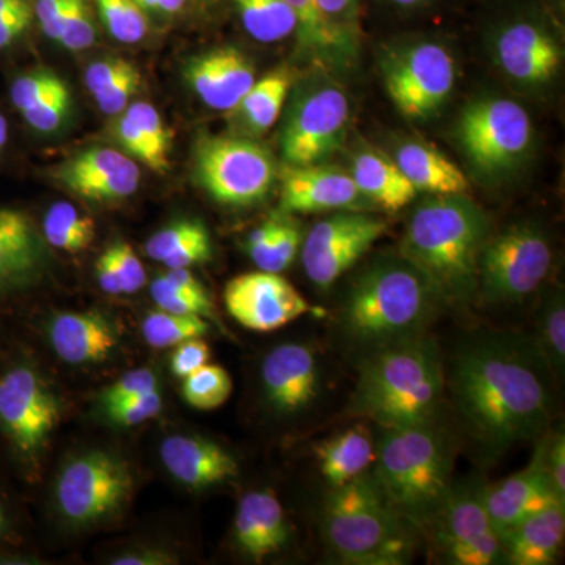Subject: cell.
<instances>
[{
  "label": "cell",
  "instance_id": "1",
  "mask_svg": "<svg viewBox=\"0 0 565 565\" xmlns=\"http://www.w3.org/2000/svg\"><path fill=\"white\" fill-rule=\"evenodd\" d=\"M552 375L535 340L523 333L481 330L457 345L448 377L451 403L482 455L492 459L545 433Z\"/></svg>",
  "mask_w": 565,
  "mask_h": 565
},
{
  "label": "cell",
  "instance_id": "2",
  "mask_svg": "<svg viewBox=\"0 0 565 565\" xmlns=\"http://www.w3.org/2000/svg\"><path fill=\"white\" fill-rule=\"evenodd\" d=\"M444 307L418 267L401 255L384 256L353 278L338 321L345 340L371 353L423 337Z\"/></svg>",
  "mask_w": 565,
  "mask_h": 565
},
{
  "label": "cell",
  "instance_id": "3",
  "mask_svg": "<svg viewBox=\"0 0 565 565\" xmlns=\"http://www.w3.org/2000/svg\"><path fill=\"white\" fill-rule=\"evenodd\" d=\"M489 234L486 212L467 195H433L405 226L401 256L429 278L445 307H460L478 292L479 255Z\"/></svg>",
  "mask_w": 565,
  "mask_h": 565
},
{
  "label": "cell",
  "instance_id": "4",
  "mask_svg": "<svg viewBox=\"0 0 565 565\" xmlns=\"http://www.w3.org/2000/svg\"><path fill=\"white\" fill-rule=\"evenodd\" d=\"M445 384L438 345L423 334L367 353L360 366L351 412L379 427L435 423Z\"/></svg>",
  "mask_w": 565,
  "mask_h": 565
},
{
  "label": "cell",
  "instance_id": "5",
  "mask_svg": "<svg viewBox=\"0 0 565 565\" xmlns=\"http://www.w3.org/2000/svg\"><path fill=\"white\" fill-rule=\"evenodd\" d=\"M451 445L434 423L379 427L374 484L396 514L429 525L452 489Z\"/></svg>",
  "mask_w": 565,
  "mask_h": 565
},
{
  "label": "cell",
  "instance_id": "6",
  "mask_svg": "<svg viewBox=\"0 0 565 565\" xmlns=\"http://www.w3.org/2000/svg\"><path fill=\"white\" fill-rule=\"evenodd\" d=\"M415 527L390 508L370 471L337 487L327 498L323 534L330 550L345 564L411 563Z\"/></svg>",
  "mask_w": 565,
  "mask_h": 565
},
{
  "label": "cell",
  "instance_id": "7",
  "mask_svg": "<svg viewBox=\"0 0 565 565\" xmlns=\"http://www.w3.org/2000/svg\"><path fill=\"white\" fill-rule=\"evenodd\" d=\"M386 93L407 120L433 118L456 87L457 63L452 52L434 40L397 44L382 55Z\"/></svg>",
  "mask_w": 565,
  "mask_h": 565
},
{
  "label": "cell",
  "instance_id": "8",
  "mask_svg": "<svg viewBox=\"0 0 565 565\" xmlns=\"http://www.w3.org/2000/svg\"><path fill=\"white\" fill-rule=\"evenodd\" d=\"M552 245L531 223L487 237L478 263V292L487 303H519L537 291L552 269Z\"/></svg>",
  "mask_w": 565,
  "mask_h": 565
},
{
  "label": "cell",
  "instance_id": "9",
  "mask_svg": "<svg viewBox=\"0 0 565 565\" xmlns=\"http://www.w3.org/2000/svg\"><path fill=\"white\" fill-rule=\"evenodd\" d=\"M456 137L479 173L500 177L525 161L533 147L534 126L525 107L514 99L481 98L460 114Z\"/></svg>",
  "mask_w": 565,
  "mask_h": 565
},
{
  "label": "cell",
  "instance_id": "10",
  "mask_svg": "<svg viewBox=\"0 0 565 565\" xmlns=\"http://www.w3.org/2000/svg\"><path fill=\"white\" fill-rule=\"evenodd\" d=\"M193 172L211 199L236 207L262 202L275 181L270 152L245 137H202L193 152Z\"/></svg>",
  "mask_w": 565,
  "mask_h": 565
},
{
  "label": "cell",
  "instance_id": "11",
  "mask_svg": "<svg viewBox=\"0 0 565 565\" xmlns=\"http://www.w3.org/2000/svg\"><path fill=\"white\" fill-rule=\"evenodd\" d=\"M351 122L348 93L330 79L316 77L297 90L280 134L288 166L321 163L343 145Z\"/></svg>",
  "mask_w": 565,
  "mask_h": 565
},
{
  "label": "cell",
  "instance_id": "12",
  "mask_svg": "<svg viewBox=\"0 0 565 565\" xmlns=\"http://www.w3.org/2000/svg\"><path fill=\"white\" fill-rule=\"evenodd\" d=\"M58 419L57 399L32 366L13 363L0 371V435L14 456H35Z\"/></svg>",
  "mask_w": 565,
  "mask_h": 565
},
{
  "label": "cell",
  "instance_id": "13",
  "mask_svg": "<svg viewBox=\"0 0 565 565\" xmlns=\"http://www.w3.org/2000/svg\"><path fill=\"white\" fill-rule=\"evenodd\" d=\"M384 218L367 211H337L311 226L302 243L305 274L327 289L351 270L386 233Z\"/></svg>",
  "mask_w": 565,
  "mask_h": 565
},
{
  "label": "cell",
  "instance_id": "14",
  "mask_svg": "<svg viewBox=\"0 0 565 565\" xmlns=\"http://www.w3.org/2000/svg\"><path fill=\"white\" fill-rule=\"evenodd\" d=\"M128 465L106 452H90L63 468L57 503L65 519L88 525L117 512L132 490Z\"/></svg>",
  "mask_w": 565,
  "mask_h": 565
},
{
  "label": "cell",
  "instance_id": "15",
  "mask_svg": "<svg viewBox=\"0 0 565 565\" xmlns=\"http://www.w3.org/2000/svg\"><path fill=\"white\" fill-rule=\"evenodd\" d=\"M429 525H435V545L448 563H503V542L487 512L482 489L452 487L444 508Z\"/></svg>",
  "mask_w": 565,
  "mask_h": 565
},
{
  "label": "cell",
  "instance_id": "16",
  "mask_svg": "<svg viewBox=\"0 0 565 565\" xmlns=\"http://www.w3.org/2000/svg\"><path fill=\"white\" fill-rule=\"evenodd\" d=\"M223 302L230 316L253 332L281 329L313 308L280 274H243L226 282Z\"/></svg>",
  "mask_w": 565,
  "mask_h": 565
},
{
  "label": "cell",
  "instance_id": "17",
  "mask_svg": "<svg viewBox=\"0 0 565 565\" xmlns=\"http://www.w3.org/2000/svg\"><path fill=\"white\" fill-rule=\"evenodd\" d=\"M492 51L504 76L526 88L548 85L559 73L564 58L555 33L534 18L505 22L494 35Z\"/></svg>",
  "mask_w": 565,
  "mask_h": 565
},
{
  "label": "cell",
  "instance_id": "18",
  "mask_svg": "<svg viewBox=\"0 0 565 565\" xmlns=\"http://www.w3.org/2000/svg\"><path fill=\"white\" fill-rule=\"evenodd\" d=\"M55 180L81 199L118 202L139 189L140 170L125 152L95 147L62 163L55 172Z\"/></svg>",
  "mask_w": 565,
  "mask_h": 565
},
{
  "label": "cell",
  "instance_id": "19",
  "mask_svg": "<svg viewBox=\"0 0 565 565\" xmlns=\"http://www.w3.org/2000/svg\"><path fill=\"white\" fill-rule=\"evenodd\" d=\"M281 211L313 214L329 211H370L375 207L356 188L351 173L321 163L286 167L281 180Z\"/></svg>",
  "mask_w": 565,
  "mask_h": 565
},
{
  "label": "cell",
  "instance_id": "20",
  "mask_svg": "<svg viewBox=\"0 0 565 565\" xmlns=\"http://www.w3.org/2000/svg\"><path fill=\"white\" fill-rule=\"evenodd\" d=\"M546 445H539L527 467L490 487H482V498L494 530L503 537L526 516L565 501L557 494L546 470Z\"/></svg>",
  "mask_w": 565,
  "mask_h": 565
},
{
  "label": "cell",
  "instance_id": "21",
  "mask_svg": "<svg viewBox=\"0 0 565 565\" xmlns=\"http://www.w3.org/2000/svg\"><path fill=\"white\" fill-rule=\"evenodd\" d=\"M262 379L267 401L282 415L310 407L321 390L318 356L307 344L286 343L267 353Z\"/></svg>",
  "mask_w": 565,
  "mask_h": 565
},
{
  "label": "cell",
  "instance_id": "22",
  "mask_svg": "<svg viewBox=\"0 0 565 565\" xmlns=\"http://www.w3.org/2000/svg\"><path fill=\"white\" fill-rule=\"evenodd\" d=\"M184 79L203 104L232 111L256 81L255 66L237 47H215L185 63Z\"/></svg>",
  "mask_w": 565,
  "mask_h": 565
},
{
  "label": "cell",
  "instance_id": "23",
  "mask_svg": "<svg viewBox=\"0 0 565 565\" xmlns=\"http://www.w3.org/2000/svg\"><path fill=\"white\" fill-rule=\"evenodd\" d=\"M167 471L191 489L222 484L239 473L236 459L221 445L202 437L172 435L161 445Z\"/></svg>",
  "mask_w": 565,
  "mask_h": 565
},
{
  "label": "cell",
  "instance_id": "24",
  "mask_svg": "<svg viewBox=\"0 0 565 565\" xmlns=\"http://www.w3.org/2000/svg\"><path fill=\"white\" fill-rule=\"evenodd\" d=\"M289 537V526L278 498L270 490L244 494L234 519V539L244 555L255 563L280 552Z\"/></svg>",
  "mask_w": 565,
  "mask_h": 565
},
{
  "label": "cell",
  "instance_id": "25",
  "mask_svg": "<svg viewBox=\"0 0 565 565\" xmlns=\"http://www.w3.org/2000/svg\"><path fill=\"white\" fill-rule=\"evenodd\" d=\"M565 537L564 501L548 505L501 537L505 563L512 565H548L555 563Z\"/></svg>",
  "mask_w": 565,
  "mask_h": 565
},
{
  "label": "cell",
  "instance_id": "26",
  "mask_svg": "<svg viewBox=\"0 0 565 565\" xmlns=\"http://www.w3.org/2000/svg\"><path fill=\"white\" fill-rule=\"evenodd\" d=\"M52 348L63 362L84 364L103 362L117 348V333L96 311L63 313L50 326Z\"/></svg>",
  "mask_w": 565,
  "mask_h": 565
},
{
  "label": "cell",
  "instance_id": "27",
  "mask_svg": "<svg viewBox=\"0 0 565 565\" xmlns=\"http://www.w3.org/2000/svg\"><path fill=\"white\" fill-rule=\"evenodd\" d=\"M41 264L39 233L24 212L0 207V294L21 288Z\"/></svg>",
  "mask_w": 565,
  "mask_h": 565
},
{
  "label": "cell",
  "instance_id": "28",
  "mask_svg": "<svg viewBox=\"0 0 565 565\" xmlns=\"http://www.w3.org/2000/svg\"><path fill=\"white\" fill-rule=\"evenodd\" d=\"M315 452L322 478L332 489H337L373 468L375 438L366 424L356 423L344 433L316 446Z\"/></svg>",
  "mask_w": 565,
  "mask_h": 565
},
{
  "label": "cell",
  "instance_id": "29",
  "mask_svg": "<svg viewBox=\"0 0 565 565\" xmlns=\"http://www.w3.org/2000/svg\"><path fill=\"white\" fill-rule=\"evenodd\" d=\"M399 167L416 192L429 195H467L470 184L462 170L445 154L423 141H405L394 151Z\"/></svg>",
  "mask_w": 565,
  "mask_h": 565
},
{
  "label": "cell",
  "instance_id": "30",
  "mask_svg": "<svg viewBox=\"0 0 565 565\" xmlns=\"http://www.w3.org/2000/svg\"><path fill=\"white\" fill-rule=\"evenodd\" d=\"M349 173L363 195L386 212L404 210L418 195L396 162L379 151L356 152Z\"/></svg>",
  "mask_w": 565,
  "mask_h": 565
},
{
  "label": "cell",
  "instance_id": "31",
  "mask_svg": "<svg viewBox=\"0 0 565 565\" xmlns=\"http://www.w3.org/2000/svg\"><path fill=\"white\" fill-rule=\"evenodd\" d=\"M147 255L169 269L192 267L210 262L212 243L210 232L200 221L181 218L152 234L145 245Z\"/></svg>",
  "mask_w": 565,
  "mask_h": 565
},
{
  "label": "cell",
  "instance_id": "32",
  "mask_svg": "<svg viewBox=\"0 0 565 565\" xmlns=\"http://www.w3.org/2000/svg\"><path fill=\"white\" fill-rule=\"evenodd\" d=\"M292 74L288 70H275L262 79L255 81L245 93L236 109V117L253 136H262L280 118L282 106L291 90Z\"/></svg>",
  "mask_w": 565,
  "mask_h": 565
},
{
  "label": "cell",
  "instance_id": "33",
  "mask_svg": "<svg viewBox=\"0 0 565 565\" xmlns=\"http://www.w3.org/2000/svg\"><path fill=\"white\" fill-rule=\"evenodd\" d=\"M245 32L259 43L270 44L297 33L299 21L288 0H234Z\"/></svg>",
  "mask_w": 565,
  "mask_h": 565
},
{
  "label": "cell",
  "instance_id": "34",
  "mask_svg": "<svg viewBox=\"0 0 565 565\" xmlns=\"http://www.w3.org/2000/svg\"><path fill=\"white\" fill-rule=\"evenodd\" d=\"M44 239L62 252L79 253L95 239L96 225L90 215L77 211L73 204H52L43 223Z\"/></svg>",
  "mask_w": 565,
  "mask_h": 565
},
{
  "label": "cell",
  "instance_id": "35",
  "mask_svg": "<svg viewBox=\"0 0 565 565\" xmlns=\"http://www.w3.org/2000/svg\"><path fill=\"white\" fill-rule=\"evenodd\" d=\"M550 371L563 379L565 370V305L563 292L545 299L537 313V337L534 338Z\"/></svg>",
  "mask_w": 565,
  "mask_h": 565
},
{
  "label": "cell",
  "instance_id": "36",
  "mask_svg": "<svg viewBox=\"0 0 565 565\" xmlns=\"http://www.w3.org/2000/svg\"><path fill=\"white\" fill-rule=\"evenodd\" d=\"M141 332L151 348H174L192 338H203L210 332V323L202 316H181L159 310L151 311L145 318Z\"/></svg>",
  "mask_w": 565,
  "mask_h": 565
},
{
  "label": "cell",
  "instance_id": "37",
  "mask_svg": "<svg viewBox=\"0 0 565 565\" xmlns=\"http://www.w3.org/2000/svg\"><path fill=\"white\" fill-rule=\"evenodd\" d=\"M233 381L218 364H204L182 379V397L196 411H215L230 399Z\"/></svg>",
  "mask_w": 565,
  "mask_h": 565
},
{
  "label": "cell",
  "instance_id": "38",
  "mask_svg": "<svg viewBox=\"0 0 565 565\" xmlns=\"http://www.w3.org/2000/svg\"><path fill=\"white\" fill-rule=\"evenodd\" d=\"M288 3L296 11L299 21L297 39L308 54L315 55L318 61H337L345 57L343 47L323 24L315 0H288Z\"/></svg>",
  "mask_w": 565,
  "mask_h": 565
},
{
  "label": "cell",
  "instance_id": "39",
  "mask_svg": "<svg viewBox=\"0 0 565 565\" xmlns=\"http://www.w3.org/2000/svg\"><path fill=\"white\" fill-rule=\"evenodd\" d=\"M99 20L111 39L136 44L147 36V13L136 0H95Z\"/></svg>",
  "mask_w": 565,
  "mask_h": 565
},
{
  "label": "cell",
  "instance_id": "40",
  "mask_svg": "<svg viewBox=\"0 0 565 565\" xmlns=\"http://www.w3.org/2000/svg\"><path fill=\"white\" fill-rule=\"evenodd\" d=\"M151 299L163 311L181 316H202L207 321H215L214 303L210 296H200L170 281L166 275L151 282Z\"/></svg>",
  "mask_w": 565,
  "mask_h": 565
},
{
  "label": "cell",
  "instance_id": "41",
  "mask_svg": "<svg viewBox=\"0 0 565 565\" xmlns=\"http://www.w3.org/2000/svg\"><path fill=\"white\" fill-rule=\"evenodd\" d=\"M126 114L139 126L145 140L150 145L154 158L156 173H163L170 167V150H172V132L162 121L161 114L147 102H137L126 107Z\"/></svg>",
  "mask_w": 565,
  "mask_h": 565
},
{
  "label": "cell",
  "instance_id": "42",
  "mask_svg": "<svg viewBox=\"0 0 565 565\" xmlns=\"http://www.w3.org/2000/svg\"><path fill=\"white\" fill-rule=\"evenodd\" d=\"M96 41L90 0H68L57 43L71 52L88 50Z\"/></svg>",
  "mask_w": 565,
  "mask_h": 565
},
{
  "label": "cell",
  "instance_id": "43",
  "mask_svg": "<svg viewBox=\"0 0 565 565\" xmlns=\"http://www.w3.org/2000/svg\"><path fill=\"white\" fill-rule=\"evenodd\" d=\"M315 3L323 24L348 54L359 28L362 0H315Z\"/></svg>",
  "mask_w": 565,
  "mask_h": 565
},
{
  "label": "cell",
  "instance_id": "44",
  "mask_svg": "<svg viewBox=\"0 0 565 565\" xmlns=\"http://www.w3.org/2000/svg\"><path fill=\"white\" fill-rule=\"evenodd\" d=\"M65 85L62 77L50 70L31 71V73L17 77L11 84V104H13L14 109L22 114L29 107L35 106L41 99L46 98L52 92L65 87Z\"/></svg>",
  "mask_w": 565,
  "mask_h": 565
},
{
  "label": "cell",
  "instance_id": "45",
  "mask_svg": "<svg viewBox=\"0 0 565 565\" xmlns=\"http://www.w3.org/2000/svg\"><path fill=\"white\" fill-rule=\"evenodd\" d=\"M71 109V93L68 85L52 92L35 106L22 111L24 121L36 132L51 134L57 131L68 117Z\"/></svg>",
  "mask_w": 565,
  "mask_h": 565
},
{
  "label": "cell",
  "instance_id": "46",
  "mask_svg": "<svg viewBox=\"0 0 565 565\" xmlns=\"http://www.w3.org/2000/svg\"><path fill=\"white\" fill-rule=\"evenodd\" d=\"M300 245H302V234H300L297 223L289 221V218L280 217V225H278L273 248H270L269 255H267L266 262H264L259 270L281 274L296 259Z\"/></svg>",
  "mask_w": 565,
  "mask_h": 565
},
{
  "label": "cell",
  "instance_id": "47",
  "mask_svg": "<svg viewBox=\"0 0 565 565\" xmlns=\"http://www.w3.org/2000/svg\"><path fill=\"white\" fill-rule=\"evenodd\" d=\"M104 408H106V414L111 422L120 424V426L131 427L161 414L162 397L159 390H154V392L141 394V396L132 397V399L125 401V403L109 405V407Z\"/></svg>",
  "mask_w": 565,
  "mask_h": 565
},
{
  "label": "cell",
  "instance_id": "48",
  "mask_svg": "<svg viewBox=\"0 0 565 565\" xmlns=\"http://www.w3.org/2000/svg\"><path fill=\"white\" fill-rule=\"evenodd\" d=\"M111 264H114L115 273L120 278L122 294H134L143 288L147 282V274H145L143 264L140 263L139 256L128 243L117 241L107 248Z\"/></svg>",
  "mask_w": 565,
  "mask_h": 565
},
{
  "label": "cell",
  "instance_id": "49",
  "mask_svg": "<svg viewBox=\"0 0 565 565\" xmlns=\"http://www.w3.org/2000/svg\"><path fill=\"white\" fill-rule=\"evenodd\" d=\"M111 134L114 139L120 145L121 151L128 154L129 158L136 159L147 166L148 169L156 172L154 158L150 150V145L145 140L143 134H141L139 126L136 121L129 117L126 111L117 115V120L111 125Z\"/></svg>",
  "mask_w": 565,
  "mask_h": 565
},
{
  "label": "cell",
  "instance_id": "50",
  "mask_svg": "<svg viewBox=\"0 0 565 565\" xmlns=\"http://www.w3.org/2000/svg\"><path fill=\"white\" fill-rule=\"evenodd\" d=\"M154 390H158V377L147 367H140V370L129 371L109 388L104 390L102 399L104 407H109V405L125 403V401L154 392Z\"/></svg>",
  "mask_w": 565,
  "mask_h": 565
},
{
  "label": "cell",
  "instance_id": "51",
  "mask_svg": "<svg viewBox=\"0 0 565 565\" xmlns=\"http://www.w3.org/2000/svg\"><path fill=\"white\" fill-rule=\"evenodd\" d=\"M141 76L136 65L126 71L121 77H118L114 84L109 85L106 90L95 95V102L98 104L99 110L106 115H120L126 110L128 104L131 103L132 96L139 92Z\"/></svg>",
  "mask_w": 565,
  "mask_h": 565
},
{
  "label": "cell",
  "instance_id": "52",
  "mask_svg": "<svg viewBox=\"0 0 565 565\" xmlns=\"http://www.w3.org/2000/svg\"><path fill=\"white\" fill-rule=\"evenodd\" d=\"M32 20L33 9L28 0H0V50L20 39Z\"/></svg>",
  "mask_w": 565,
  "mask_h": 565
},
{
  "label": "cell",
  "instance_id": "53",
  "mask_svg": "<svg viewBox=\"0 0 565 565\" xmlns=\"http://www.w3.org/2000/svg\"><path fill=\"white\" fill-rule=\"evenodd\" d=\"M211 349L203 338H192V340L184 341V343L174 345L172 360V373L177 377L184 379L193 371L200 370L204 364L210 363Z\"/></svg>",
  "mask_w": 565,
  "mask_h": 565
},
{
  "label": "cell",
  "instance_id": "54",
  "mask_svg": "<svg viewBox=\"0 0 565 565\" xmlns=\"http://www.w3.org/2000/svg\"><path fill=\"white\" fill-rule=\"evenodd\" d=\"M132 62L120 57L103 58V61L93 62L85 71V85L93 96L99 92L106 90L109 85L114 84L118 77H121L131 66Z\"/></svg>",
  "mask_w": 565,
  "mask_h": 565
},
{
  "label": "cell",
  "instance_id": "55",
  "mask_svg": "<svg viewBox=\"0 0 565 565\" xmlns=\"http://www.w3.org/2000/svg\"><path fill=\"white\" fill-rule=\"evenodd\" d=\"M68 0H35L33 17H36L41 31L47 39L57 43L61 36L63 13H65Z\"/></svg>",
  "mask_w": 565,
  "mask_h": 565
},
{
  "label": "cell",
  "instance_id": "56",
  "mask_svg": "<svg viewBox=\"0 0 565 565\" xmlns=\"http://www.w3.org/2000/svg\"><path fill=\"white\" fill-rule=\"evenodd\" d=\"M278 225H280V217L269 218L264 222L258 228L253 230L250 236L247 239V252L250 255L252 262L262 269L264 262H266L267 255H269L270 248L277 236Z\"/></svg>",
  "mask_w": 565,
  "mask_h": 565
},
{
  "label": "cell",
  "instance_id": "57",
  "mask_svg": "<svg viewBox=\"0 0 565 565\" xmlns=\"http://www.w3.org/2000/svg\"><path fill=\"white\" fill-rule=\"evenodd\" d=\"M546 470L557 494L565 500V438L556 435L552 444H546Z\"/></svg>",
  "mask_w": 565,
  "mask_h": 565
},
{
  "label": "cell",
  "instance_id": "58",
  "mask_svg": "<svg viewBox=\"0 0 565 565\" xmlns=\"http://www.w3.org/2000/svg\"><path fill=\"white\" fill-rule=\"evenodd\" d=\"M96 277H98L99 286H102L104 292L110 294V296L122 294L120 278L115 273L114 264H111L107 252H104L96 262Z\"/></svg>",
  "mask_w": 565,
  "mask_h": 565
},
{
  "label": "cell",
  "instance_id": "59",
  "mask_svg": "<svg viewBox=\"0 0 565 565\" xmlns=\"http://www.w3.org/2000/svg\"><path fill=\"white\" fill-rule=\"evenodd\" d=\"M166 277L182 289H188V291L193 294H200V296H210L206 289H204L202 281H200L199 278L188 269V267L170 269L169 273L166 274Z\"/></svg>",
  "mask_w": 565,
  "mask_h": 565
},
{
  "label": "cell",
  "instance_id": "60",
  "mask_svg": "<svg viewBox=\"0 0 565 565\" xmlns=\"http://www.w3.org/2000/svg\"><path fill=\"white\" fill-rule=\"evenodd\" d=\"M145 13L162 14V17H172L180 13L185 7L188 0H136Z\"/></svg>",
  "mask_w": 565,
  "mask_h": 565
},
{
  "label": "cell",
  "instance_id": "61",
  "mask_svg": "<svg viewBox=\"0 0 565 565\" xmlns=\"http://www.w3.org/2000/svg\"><path fill=\"white\" fill-rule=\"evenodd\" d=\"M173 561H170V557L167 555H162V553H132V555H125L117 557L114 561L115 565H162V564H172Z\"/></svg>",
  "mask_w": 565,
  "mask_h": 565
},
{
  "label": "cell",
  "instance_id": "62",
  "mask_svg": "<svg viewBox=\"0 0 565 565\" xmlns=\"http://www.w3.org/2000/svg\"><path fill=\"white\" fill-rule=\"evenodd\" d=\"M10 511L9 505H7L6 500H3L2 494H0V546L6 544L7 539L10 535Z\"/></svg>",
  "mask_w": 565,
  "mask_h": 565
},
{
  "label": "cell",
  "instance_id": "63",
  "mask_svg": "<svg viewBox=\"0 0 565 565\" xmlns=\"http://www.w3.org/2000/svg\"><path fill=\"white\" fill-rule=\"evenodd\" d=\"M388 2L393 3L394 7H399V9H416V7H422L429 0H388Z\"/></svg>",
  "mask_w": 565,
  "mask_h": 565
},
{
  "label": "cell",
  "instance_id": "64",
  "mask_svg": "<svg viewBox=\"0 0 565 565\" xmlns=\"http://www.w3.org/2000/svg\"><path fill=\"white\" fill-rule=\"evenodd\" d=\"M7 141H9V122L6 117L0 114V152L6 148Z\"/></svg>",
  "mask_w": 565,
  "mask_h": 565
}]
</instances>
